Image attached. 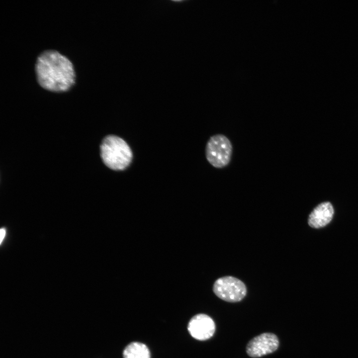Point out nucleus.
<instances>
[{
	"mask_svg": "<svg viewBox=\"0 0 358 358\" xmlns=\"http://www.w3.org/2000/svg\"><path fill=\"white\" fill-rule=\"evenodd\" d=\"M36 73L39 85L52 91L68 90L75 82L72 64L55 50H47L40 54L36 64Z\"/></svg>",
	"mask_w": 358,
	"mask_h": 358,
	"instance_id": "1",
	"label": "nucleus"
},
{
	"mask_svg": "<svg viewBox=\"0 0 358 358\" xmlns=\"http://www.w3.org/2000/svg\"><path fill=\"white\" fill-rule=\"evenodd\" d=\"M100 151L103 163L113 170H123L132 161L130 147L123 139L115 135L106 136L101 143Z\"/></svg>",
	"mask_w": 358,
	"mask_h": 358,
	"instance_id": "2",
	"label": "nucleus"
},
{
	"mask_svg": "<svg viewBox=\"0 0 358 358\" xmlns=\"http://www.w3.org/2000/svg\"><path fill=\"white\" fill-rule=\"evenodd\" d=\"M232 149L231 142L226 136L222 134L213 135L206 144V159L216 168L225 167L231 161Z\"/></svg>",
	"mask_w": 358,
	"mask_h": 358,
	"instance_id": "3",
	"label": "nucleus"
},
{
	"mask_svg": "<svg viewBox=\"0 0 358 358\" xmlns=\"http://www.w3.org/2000/svg\"><path fill=\"white\" fill-rule=\"evenodd\" d=\"M213 291L218 297L228 302H239L247 294L245 283L232 276L218 278L214 283Z\"/></svg>",
	"mask_w": 358,
	"mask_h": 358,
	"instance_id": "4",
	"label": "nucleus"
},
{
	"mask_svg": "<svg viewBox=\"0 0 358 358\" xmlns=\"http://www.w3.org/2000/svg\"><path fill=\"white\" fill-rule=\"evenodd\" d=\"M279 344L276 335L271 333H264L249 342L246 346V353L251 358H260L275 352Z\"/></svg>",
	"mask_w": 358,
	"mask_h": 358,
	"instance_id": "5",
	"label": "nucleus"
},
{
	"mask_svg": "<svg viewBox=\"0 0 358 358\" xmlns=\"http://www.w3.org/2000/svg\"><path fill=\"white\" fill-rule=\"evenodd\" d=\"M215 324L213 319L205 314L194 316L188 324V331L194 339L205 341L211 338L215 331Z\"/></svg>",
	"mask_w": 358,
	"mask_h": 358,
	"instance_id": "6",
	"label": "nucleus"
},
{
	"mask_svg": "<svg viewBox=\"0 0 358 358\" xmlns=\"http://www.w3.org/2000/svg\"><path fill=\"white\" fill-rule=\"evenodd\" d=\"M334 208L329 202H324L318 205L310 214L309 225L314 228H320L327 225L332 220Z\"/></svg>",
	"mask_w": 358,
	"mask_h": 358,
	"instance_id": "7",
	"label": "nucleus"
},
{
	"mask_svg": "<svg viewBox=\"0 0 358 358\" xmlns=\"http://www.w3.org/2000/svg\"><path fill=\"white\" fill-rule=\"evenodd\" d=\"M123 358H150V353L148 347L140 342H132L125 348Z\"/></svg>",
	"mask_w": 358,
	"mask_h": 358,
	"instance_id": "8",
	"label": "nucleus"
},
{
	"mask_svg": "<svg viewBox=\"0 0 358 358\" xmlns=\"http://www.w3.org/2000/svg\"><path fill=\"white\" fill-rule=\"evenodd\" d=\"M6 234V230L5 228H2L0 230V243L1 244L3 239H4Z\"/></svg>",
	"mask_w": 358,
	"mask_h": 358,
	"instance_id": "9",
	"label": "nucleus"
}]
</instances>
